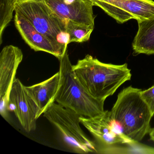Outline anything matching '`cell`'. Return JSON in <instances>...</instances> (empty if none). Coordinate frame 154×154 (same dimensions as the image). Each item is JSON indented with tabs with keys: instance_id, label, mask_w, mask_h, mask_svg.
Segmentation results:
<instances>
[{
	"instance_id": "obj_12",
	"label": "cell",
	"mask_w": 154,
	"mask_h": 154,
	"mask_svg": "<svg viewBox=\"0 0 154 154\" xmlns=\"http://www.w3.org/2000/svg\"><path fill=\"white\" fill-rule=\"evenodd\" d=\"M138 29L132 42L133 54H154V16L137 21Z\"/></svg>"
},
{
	"instance_id": "obj_14",
	"label": "cell",
	"mask_w": 154,
	"mask_h": 154,
	"mask_svg": "<svg viewBox=\"0 0 154 154\" xmlns=\"http://www.w3.org/2000/svg\"><path fill=\"white\" fill-rule=\"evenodd\" d=\"M94 27L75 23L67 20L66 31L69 37V44L72 42L83 43L90 39Z\"/></svg>"
},
{
	"instance_id": "obj_13",
	"label": "cell",
	"mask_w": 154,
	"mask_h": 154,
	"mask_svg": "<svg viewBox=\"0 0 154 154\" xmlns=\"http://www.w3.org/2000/svg\"><path fill=\"white\" fill-rule=\"evenodd\" d=\"M116 7L129 13L137 21L154 16V2L152 0H110Z\"/></svg>"
},
{
	"instance_id": "obj_9",
	"label": "cell",
	"mask_w": 154,
	"mask_h": 154,
	"mask_svg": "<svg viewBox=\"0 0 154 154\" xmlns=\"http://www.w3.org/2000/svg\"><path fill=\"white\" fill-rule=\"evenodd\" d=\"M58 16L75 23L94 26V5L90 0H43Z\"/></svg>"
},
{
	"instance_id": "obj_10",
	"label": "cell",
	"mask_w": 154,
	"mask_h": 154,
	"mask_svg": "<svg viewBox=\"0 0 154 154\" xmlns=\"http://www.w3.org/2000/svg\"><path fill=\"white\" fill-rule=\"evenodd\" d=\"M15 26L24 41L35 51H43L51 54L60 60L66 48L59 46L38 32L26 18L15 12Z\"/></svg>"
},
{
	"instance_id": "obj_3",
	"label": "cell",
	"mask_w": 154,
	"mask_h": 154,
	"mask_svg": "<svg viewBox=\"0 0 154 154\" xmlns=\"http://www.w3.org/2000/svg\"><path fill=\"white\" fill-rule=\"evenodd\" d=\"M59 61L60 81L54 102L87 118L103 113L104 101L93 98L81 84L73 71L67 50Z\"/></svg>"
},
{
	"instance_id": "obj_15",
	"label": "cell",
	"mask_w": 154,
	"mask_h": 154,
	"mask_svg": "<svg viewBox=\"0 0 154 154\" xmlns=\"http://www.w3.org/2000/svg\"><path fill=\"white\" fill-rule=\"evenodd\" d=\"M16 4L15 0H0V44L3 32L13 17Z\"/></svg>"
},
{
	"instance_id": "obj_16",
	"label": "cell",
	"mask_w": 154,
	"mask_h": 154,
	"mask_svg": "<svg viewBox=\"0 0 154 154\" xmlns=\"http://www.w3.org/2000/svg\"><path fill=\"white\" fill-rule=\"evenodd\" d=\"M100 153H147L154 154V148L141 145L139 143L129 147H116L114 146L107 147L100 150Z\"/></svg>"
},
{
	"instance_id": "obj_6",
	"label": "cell",
	"mask_w": 154,
	"mask_h": 154,
	"mask_svg": "<svg viewBox=\"0 0 154 154\" xmlns=\"http://www.w3.org/2000/svg\"><path fill=\"white\" fill-rule=\"evenodd\" d=\"M80 122L98 143V153L102 149L116 144L133 145L139 142L128 137L122 132L112 119L109 111L91 118L81 116Z\"/></svg>"
},
{
	"instance_id": "obj_1",
	"label": "cell",
	"mask_w": 154,
	"mask_h": 154,
	"mask_svg": "<svg viewBox=\"0 0 154 154\" xmlns=\"http://www.w3.org/2000/svg\"><path fill=\"white\" fill-rule=\"evenodd\" d=\"M72 69L81 84L93 98L105 101L123 83L131 79L127 63H105L87 55L72 66Z\"/></svg>"
},
{
	"instance_id": "obj_7",
	"label": "cell",
	"mask_w": 154,
	"mask_h": 154,
	"mask_svg": "<svg viewBox=\"0 0 154 154\" xmlns=\"http://www.w3.org/2000/svg\"><path fill=\"white\" fill-rule=\"evenodd\" d=\"M23 57L21 49L11 45L5 47L0 54V113L5 119L8 115L9 95Z\"/></svg>"
},
{
	"instance_id": "obj_4",
	"label": "cell",
	"mask_w": 154,
	"mask_h": 154,
	"mask_svg": "<svg viewBox=\"0 0 154 154\" xmlns=\"http://www.w3.org/2000/svg\"><path fill=\"white\" fill-rule=\"evenodd\" d=\"M15 11L26 18L38 32L53 43L67 48L69 44L66 31L68 20L58 16L43 0L17 2Z\"/></svg>"
},
{
	"instance_id": "obj_8",
	"label": "cell",
	"mask_w": 154,
	"mask_h": 154,
	"mask_svg": "<svg viewBox=\"0 0 154 154\" xmlns=\"http://www.w3.org/2000/svg\"><path fill=\"white\" fill-rule=\"evenodd\" d=\"M9 103V111H14L24 130H35L37 120L40 116L39 108L19 79H16L12 85Z\"/></svg>"
},
{
	"instance_id": "obj_5",
	"label": "cell",
	"mask_w": 154,
	"mask_h": 154,
	"mask_svg": "<svg viewBox=\"0 0 154 154\" xmlns=\"http://www.w3.org/2000/svg\"><path fill=\"white\" fill-rule=\"evenodd\" d=\"M43 115L55 127L64 142L73 151L78 154L98 153L96 144L80 126L81 115L55 102L48 106Z\"/></svg>"
},
{
	"instance_id": "obj_18",
	"label": "cell",
	"mask_w": 154,
	"mask_h": 154,
	"mask_svg": "<svg viewBox=\"0 0 154 154\" xmlns=\"http://www.w3.org/2000/svg\"><path fill=\"white\" fill-rule=\"evenodd\" d=\"M149 133L150 140L154 142V128L150 129Z\"/></svg>"
},
{
	"instance_id": "obj_11",
	"label": "cell",
	"mask_w": 154,
	"mask_h": 154,
	"mask_svg": "<svg viewBox=\"0 0 154 154\" xmlns=\"http://www.w3.org/2000/svg\"><path fill=\"white\" fill-rule=\"evenodd\" d=\"M60 73L57 72L47 80L31 86H26L28 93L39 108L40 116L54 102L58 90Z\"/></svg>"
},
{
	"instance_id": "obj_17",
	"label": "cell",
	"mask_w": 154,
	"mask_h": 154,
	"mask_svg": "<svg viewBox=\"0 0 154 154\" xmlns=\"http://www.w3.org/2000/svg\"><path fill=\"white\" fill-rule=\"evenodd\" d=\"M141 96L151 110L152 115H154V85L147 90L141 91Z\"/></svg>"
},
{
	"instance_id": "obj_2",
	"label": "cell",
	"mask_w": 154,
	"mask_h": 154,
	"mask_svg": "<svg viewBox=\"0 0 154 154\" xmlns=\"http://www.w3.org/2000/svg\"><path fill=\"white\" fill-rule=\"evenodd\" d=\"M141 90L130 86L122 90L110 112L112 119L128 137L139 142L150 131L153 117L141 96Z\"/></svg>"
}]
</instances>
